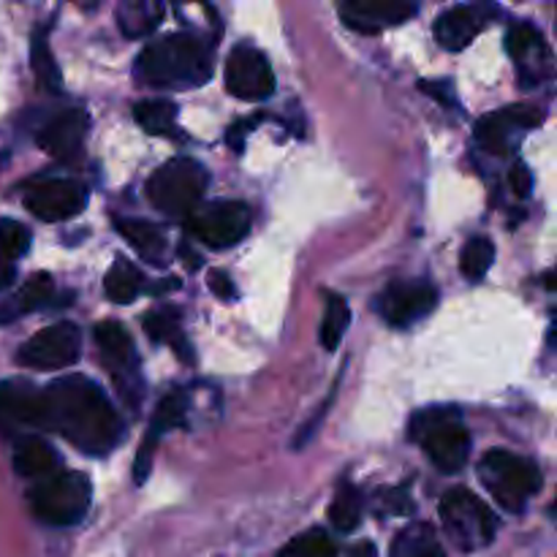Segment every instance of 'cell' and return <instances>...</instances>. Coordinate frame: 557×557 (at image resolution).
I'll return each instance as SVG.
<instances>
[{"instance_id":"obj_1","label":"cell","mask_w":557,"mask_h":557,"mask_svg":"<svg viewBox=\"0 0 557 557\" xmlns=\"http://www.w3.org/2000/svg\"><path fill=\"white\" fill-rule=\"evenodd\" d=\"M44 395V430L63 435L90 457H103L120 446L125 424L112 400L87 375H63Z\"/></svg>"},{"instance_id":"obj_2","label":"cell","mask_w":557,"mask_h":557,"mask_svg":"<svg viewBox=\"0 0 557 557\" xmlns=\"http://www.w3.org/2000/svg\"><path fill=\"white\" fill-rule=\"evenodd\" d=\"M134 76L156 90H196L212 76V49L190 33H172L145 47Z\"/></svg>"},{"instance_id":"obj_3","label":"cell","mask_w":557,"mask_h":557,"mask_svg":"<svg viewBox=\"0 0 557 557\" xmlns=\"http://www.w3.org/2000/svg\"><path fill=\"white\" fill-rule=\"evenodd\" d=\"M411 441H417L438 471L457 473L471 457V433L457 408L433 406L411 419Z\"/></svg>"},{"instance_id":"obj_4","label":"cell","mask_w":557,"mask_h":557,"mask_svg":"<svg viewBox=\"0 0 557 557\" xmlns=\"http://www.w3.org/2000/svg\"><path fill=\"white\" fill-rule=\"evenodd\" d=\"M30 509L44 525L71 528L85 520L92 504V484L85 473L60 471L38 479L36 487L27 490Z\"/></svg>"},{"instance_id":"obj_5","label":"cell","mask_w":557,"mask_h":557,"mask_svg":"<svg viewBox=\"0 0 557 557\" xmlns=\"http://www.w3.org/2000/svg\"><path fill=\"white\" fill-rule=\"evenodd\" d=\"M207 183H210V172L194 158L180 156L156 169L147 183V196L163 215L185 218L199 210Z\"/></svg>"},{"instance_id":"obj_6","label":"cell","mask_w":557,"mask_h":557,"mask_svg":"<svg viewBox=\"0 0 557 557\" xmlns=\"http://www.w3.org/2000/svg\"><path fill=\"white\" fill-rule=\"evenodd\" d=\"M479 482L506 511L520 515L528 500L542 490L536 462L506 449H493L479 460Z\"/></svg>"},{"instance_id":"obj_7","label":"cell","mask_w":557,"mask_h":557,"mask_svg":"<svg viewBox=\"0 0 557 557\" xmlns=\"http://www.w3.org/2000/svg\"><path fill=\"white\" fill-rule=\"evenodd\" d=\"M441 522L460 553H476L493 544L495 533H498V517L493 515L482 498L466 487H455L441 498L438 506Z\"/></svg>"},{"instance_id":"obj_8","label":"cell","mask_w":557,"mask_h":557,"mask_svg":"<svg viewBox=\"0 0 557 557\" xmlns=\"http://www.w3.org/2000/svg\"><path fill=\"white\" fill-rule=\"evenodd\" d=\"M188 232L207 248H232L250 232V210L243 201H212L190 215Z\"/></svg>"},{"instance_id":"obj_9","label":"cell","mask_w":557,"mask_h":557,"mask_svg":"<svg viewBox=\"0 0 557 557\" xmlns=\"http://www.w3.org/2000/svg\"><path fill=\"white\" fill-rule=\"evenodd\" d=\"M82 332L71 321H58L47 330L36 332L20 348V364L33 370H65L79 362Z\"/></svg>"},{"instance_id":"obj_10","label":"cell","mask_w":557,"mask_h":557,"mask_svg":"<svg viewBox=\"0 0 557 557\" xmlns=\"http://www.w3.org/2000/svg\"><path fill=\"white\" fill-rule=\"evenodd\" d=\"M96 343H98V357H101L103 368L117 384L120 395L128 397L136 403V395L141 389L139 379V357H136L134 341L128 332L117 324V321H101L96 326Z\"/></svg>"},{"instance_id":"obj_11","label":"cell","mask_w":557,"mask_h":557,"mask_svg":"<svg viewBox=\"0 0 557 557\" xmlns=\"http://www.w3.org/2000/svg\"><path fill=\"white\" fill-rule=\"evenodd\" d=\"M226 90L239 101H267L275 92L270 60L253 44H237L226 60Z\"/></svg>"},{"instance_id":"obj_12","label":"cell","mask_w":557,"mask_h":557,"mask_svg":"<svg viewBox=\"0 0 557 557\" xmlns=\"http://www.w3.org/2000/svg\"><path fill=\"white\" fill-rule=\"evenodd\" d=\"M506 49H509L511 60L517 63V74H520V85L525 90L539 87L544 79L553 76V52H549L547 41H544L542 30L531 22H517L506 33Z\"/></svg>"},{"instance_id":"obj_13","label":"cell","mask_w":557,"mask_h":557,"mask_svg":"<svg viewBox=\"0 0 557 557\" xmlns=\"http://www.w3.org/2000/svg\"><path fill=\"white\" fill-rule=\"evenodd\" d=\"M44 430V395L20 379L0 381V433L33 435Z\"/></svg>"},{"instance_id":"obj_14","label":"cell","mask_w":557,"mask_h":557,"mask_svg":"<svg viewBox=\"0 0 557 557\" xmlns=\"http://www.w3.org/2000/svg\"><path fill=\"white\" fill-rule=\"evenodd\" d=\"M438 305V292L430 281H395L379 297V313L392 326H411L428 319Z\"/></svg>"},{"instance_id":"obj_15","label":"cell","mask_w":557,"mask_h":557,"mask_svg":"<svg viewBox=\"0 0 557 557\" xmlns=\"http://www.w3.org/2000/svg\"><path fill=\"white\" fill-rule=\"evenodd\" d=\"M544 112L536 107H506L504 112L484 114L476 123V145L490 156H506L520 141L522 131L536 128Z\"/></svg>"},{"instance_id":"obj_16","label":"cell","mask_w":557,"mask_h":557,"mask_svg":"<svg viewBox=\"0 0 557 557\" xmlns=\"http://www.w3.org/2000/svg\"><path fill=\"white\" fill-rule=\"evenodd\" d=\"M25 207L47 223L69 221L87 207V190L76 180H41L27 188Z\"/></svg>"},{"instance_id":"obj_17","label":"cell","mask_w":557,"mask_h":557,"mask_svg":"<svg viewBox=\"0 0 557 557\" xmlns=\"http://www.w3.org/2000/svg\"><path fill=\"white\" fill-rule=\"evenodd\" d=\"M87 128H90V117H87L85 109H63V112L44 120L36 134V145L58 161H74L85 145Z\"/></svg>"},{"instance_id":"obj_18","label":"cell","mask_w":557,"mask_h":557,"mask_svg":"<svg viewBox=\"0 0 557 557\" xmlns=\"http://www.w3.org/2000/svg\"><path fill=\"white\" fill-rule=\"evenodd\" d=\"M185 424H188V395L185 392H172V395H166L158 403L150 430L145 435V444L139 446V455H136L134 466L136 484H145L147 476H150L152 455H156V446L161 441V435H166L174 428H185Z\"/></svg>"},{"instance_id":"obj_19","label":"cell","mask_w":557,"mask_h":557,"mask_svg":"<svg viewBox=\"0 0 557 557\" xmlns=\"http://www.w3.org/2000/svg\"><path fill=\"white\" fill-rule=\"evenodd\" d=\"M417 14V3L408 0H348L341 5V20L357 33H381Z\"/></svg>"},{"instance_id":"obj_20","label":"cell","mask_w":557,"mask_h":557,"mask_svg":"<svg viewBox=\"0 0 557 557\" xmlns=\"http://www.w3.org/2000/svg\"><path fill=\"white\" fill-rule=\"evenodd\" d=\"M490 5H455L435 20V41L449 52H462L482 33L490 16Z\"/></svg>"},{"instance_id":"obj_21","label":"cell","mask_w":557,"mask_h":557,"mask_svg":"<svg viewBox=\"0 0 557 557\" xmlns=\"http://www.w3.org/2000/svg\"><path fill=\"white\" fill-rule=\"evenodd\" d=\"M60 457L41 435H22L14 446V471L25 479H47L58 473Z\"/></svg>"},{"instance_id":"obj_22","label":"cell","mask_w":557,"mask_h":557,"mask_svg":"<svg viewBox=\"0 0 557 557\" xmlns=\"http://www.w3.org/2000/svg\"><path fill=\"white\" fill-rule=\"evenodd\" d=\"M54 297V283L47 272H38V275L27 277L25 286L16 292L14 299L0 305V324H9V321L20 319V315L33 313V310H41L52 302Z\"/></svg>"},{"instance_id":"obj_23","label":"cell","mask_w":557,"mask_h":557,"mask_svg":"<svg viewBox=\"0 0 557 557\" xmlns=\"http://www.w3.org/2000/svg\"><path fill=\"white\" fill-rule=\"evenodd\" d=\"M114 228L128 239L131 248L150 264H163L166 259V237L158 226L136 218H114Z\"/></svg>"},{"instance_id":"obj_24","label":"cell","mask_w":557,"mask_h":557,"mask_svg":"<svg viewBox=\"0 0 557 557\" xmlns=\"http://www.w3.org/2000/svg\"><path fill=\"white\" fill-rule=\"evenodd\" d=\"M389 557H446L438 533L428 522H413L403 528L392 542Z\"/></svg>"},{"instance_id":"obj_25","label":"cell","mask_w":557,"mask_h":557,"mask_svg":"<svg viewBox=\"0 0 557 557\" xmlns=\"http://www.w3.org/2000/svg\"><path fill=\"white\" fill-rule=\"evenodd\" d=\"M161 16L163 5L156 0H125L117 9V25L128 38H139L156 30Z\"/></svg>"},{"instance_id":"obj_26","label":"cell","mask_w":557,"mask_h":557,"mask_svg":"<svg viewBox=\"0 0 557 557\" xmlns=\"http://www.w3.org/2000/svg\"><path fill=\"white\" fill-rule=\"evenodd\" d=\"M103 288H107V297L112 302L131 305L145 288V281H141V272L128 259H117L109 267L107 277H103Z\"/></svg>"},{"instance_id":"obj_27","label":"cell","mask_w":557,"mask_h":557,"mask_svg":"<svg viewBox=\"0 0 557 557\" xmlns=\"http://www.w3.org/2000/svg\"><path fill=\"white\" fill-rule=\"evenodd\" d=\"M134 120L147 134L174 136V131H177V107L172 101H163V98H150V101L136 103Z\"/></svg>"},{"instance_id":"obj_28","label":"cell","mask_w":557,"mask_h":557,"mask_svg":"<svg viewBox=\"0 0 557 557\" xmlns=\"http://www.w3.org/2000/svg\"><path fill=\"white\" fill-rule=\"evenodd\" d=\"M147 335L156 343H166L183 359H194V351H190V343L185 341L183 330H180V313L177 310H156L145 319Z\"/></svg>"},{"instance_id":"obj_29","label":"cell","mask_w":557,"mask_h":557,"mask_svg":"<svg viewBox=\"0 0 557 557\" xmlns=\"http://www.w3.org/2000/svg\"><path fill=\"white\" fill-rule=\"evenodd\" d=\"M362 493H359L351 482H343L330 504V522L341 533H354L359 528V522H362Z\"/></svg>"},{"instance_id":"obj_30","label":"cell","mask_w":557,"mask_h":557,"mask_svg":"<svg viewBox=\"0 0 557 557\" xmlns=\"http://www.w3.org/2000/svg\"><path fill=\"white\" fill-rule=\"evenodd\" d=\"M495 261V245L493 239L487 237H471L466 243V248H462L460 253V272L466 281L471 283H479L487 277L490 267H493Z\"/></svg>"},{"instance_id":"obj_31","label":"cell","mask_w":557,"mask_h":557,"mask_svg":"<svg viewBox=\"0 0 557 557\" xmlns=\"http://www.w3.org/2000/svg\"><path fill=\"white\" fill-rule=\"evenodd\" d=\"M348 324H351V310H348V302L337 294H330L326 297V310L324 321H321V343H324L326 351H335L341 346V341L346 337Z\"/></svg>"},{"instance_id":"obj_32","label":"cell","mask_w":557,"mask_h":557,"mask_svg":"<svg viewBox=\"0 0 557 557\" xmlns=\"http://www.w3.org/2000/svg\"><path fill=\"white\" fill-rule=\"evenodd\" d=\"M275 557H337V544L326 531L310 528V531L294 536Z\"/></svg>"},{"instance_id":"obj_33","label":"cell","mask_w":557,"mask_h":557,"mask_svg":"<svg viewBox=\"0 0 557 557\" xmlns=\"http://www.w3.org/2000/svg\"><path fill=\"white\" fill-rule=\"evenodd\" d=\"M30 58H33V71H36L38 82H41V85L52 92L63 90V76H60V69H58V63H54L52 49H49V41H47V27L33 36Z\"/></svg>"},{"instance_id":"obj_34","label":"cell","mask_w":557,"mask_h":557,"mask_svg":"<svg viewBox=\"0 0 557 557\" xmlns=\"http://www.w3.org/2000/svg\"><path fill=\"white\" fill-rule=\"evenodd\" d=\"M30 250V228L14 218H0V261L14 264Z\"/></svg>"},{"instance_id":"obj_35","label":"cell","mask_w":557,"mask_h":557,"mask_svg":"<svg viewBox=\"0 0 557 557\" xmlns=\"http://www.w3.org/2000/svg\"><path fill=\"white\" fill-rule=\"evenodd\" d=\"M411 509L413 504L406 490H384V493H379L375 515H408Z\"/></svg>"},{"instance_id":"obj_36","label":"cell","mask_w":557,"mask_h":557,"mask_svg":"<svg viewBox=\"0 0 557 557\" xmlns=\"http://www.w3.org/2000/svg\"><path fill=\"white\" fill-rule=\"evenodd\" d=\"M509 188H511V194L520 196V199H528V196H531V190H533V174H531V169H528L522 161H517L515 166H511V172H509Z\"/></svg>"},{"instance_id":"obj_37","label":"cell","mask_w":557,"mask_h":557,"mask_svg":"<svg viewBox=\"0 0 557 557\" xmlns=\"http://www.w3.org/2000/svg\"><path fill=\"white\" fill-rule=\"evenodd\" d=\"M210 292L215 294L218 299H223V302H232V299L237 297V288H234L232 277L221 270L210 272Z\"/></svg>"},{"instance_id":"obj_38","label":"cell","mask_w":557,"mask_h":557,"mask_svg":"<svg viewBox=\"0 0 557 557\" xmlns=\"http://www.w3.org/2000/svg\"><path fill=\"white\" fill-rule=\"evenodd\" d=\"M419 87H422L428 96L438 98L441 103H446V107H455L457 109V101H455V90H451V85H446V82H419Z\"/></svg>"},{"instance_id":"obj_39","label":"cell","mask_w":557,"mask_h":557,"mask_svg":"<svg viewBox=\"0 0 557 557\" xmlns=\"http://www.w3.org/2000/svg\"><path fill=\"white\" fill-rule=\"evenodd\" d=\"M348 557H379V549H375L373 542H362L348 553Z\"/></svg>"},{"instance_id":"obj_40","label":"cell","mask_w":557,"mask_h":557,"mask_svg":"<svg viewBox=\"0 0 557 557\" xmlns=\"http://www.w3.org/2000/svg\"><path fill=\"white\" fill-rule=\"evenodd\" d=\"M14 277H16L14 264H5V261H0V288L11 286V283H14Z\"/></svg>"}]
</instances>
